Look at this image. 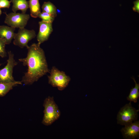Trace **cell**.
<instances>
[{
  "mask_svg": "<svg viewBox=\"0 0 139 139\" xmlns=\"http://www.w3.org/2000/svg\"><path fill=\"white\" fill-rule=\"evenodd\" d=\"M27 49V57L18 60L28 67L21 81L25 85H31L50 71L44 51L40 45L33 43Z\"/></svg>",
  "mask_w": 139,
  "mask_h": 139,
  "instance_id": "1",
  "label": "cell"
},
{
  "mask_svg": "<svg viewBox=\"0 0 139 139\" xmlns=\"http://www.w3.org/2000/svg\"><path fill=\"white\" fill-rule=\"evenodd\" d=\"M43 106L44 115L42 123L46 126L50 125L59 118L60 111L53 97L49 96L46 98L44 101Z\"/></svg>",
  "mask_w": 139,
  "mask_h": 139,
  "instance_id": "2",
  "label": "cell"
},
{
  "mask_svg": "<svg viewBox=\"0 0 139 139\" xmlns=\"http://www.w3.org/2000/svg\"><path fill=\"white\" fill-rule=\"evenodd\" d=\"M131 102L125 104L118 112L117 117L118 124L124 126L137 119L139 110L133 107Z\"/></svg>",
  "mask_w": 139,
  "mask_h": 139,
  "instance_id": "3",
  "label": "cell"
},
{
  "mask_svg": "<svg viewBox=\"0 0 139 139\" xmlns=\"http://www.w3.org/2000/svg\"><path fill=\"white\" fill-rule=\"evenodd\" d=\"M48 76L49 83L54 87H57L62 91L66 88L71 80L70 77L65 72L60 71L55 66H53Z\"/></svg>",
  "mask_w": 139,
  "mask_h": 139,
  "instance_id": "4",
  "label": "cell"
},
{
  "mask_svg": "<svg viewBox=\"0 0 139 139\" xmlns=\"http://www.w3.org/2000/svg\"><path fill=\"white\" fill-rule=\"evenodd\" d=\"M8 58L6 65L0 69V82L8 83L15 81L13 76V69L18 63L14 58V55L11 51L8 52Z\"/></svg>",
  "mask_w": 139,
  "mask_h": 139,
  "instance_id": "5",
  "label": "cell"
},
{
  "mask_svg": "<svg viewBox=\"0 0 139 139\" xmlns=\"http://www.w3.org/2000/svg\"><path fill=\"white\" fill-rule=\"evenodd\" d=\"M6 14L4 23L15 28H24L30 18L29 14L22 13L13 12Z\"/></svg>",
  "mask_w": 139,
  "mask_h": 139,
  "instance_id": "6",
  "label": "cell"
},
{
  "mask_svg": "<svg viewBox=\"0 0 139 139\" xmlns=\"http://www.w3.org/2000/svg\"><path fill=\"white\" fill-rule=\"evenodd\" d=\"M34 30H29L25 28H19L17 33H15L13 43L14 45L21 48L29 47L28 44L29 41L36 36Z\"/></svg>",
  "mask_w": 139,
  "mask_h": 139,
  "instance_id": "7",
  "label": "cell"
},
{
  "mask_svg": "<svg viewBox=\"0 0 139 139\" xmlns=\"http://www.w3.org/2000/svg\"><path fill=\"white\" fill-rule=\"evenodd\" d=\"M39 30L37 36L38 43L40 45L47 41L53 31L52 23L41 21L39 22Z\"/></svg>",
  "mask_w": 139,
  "mask_h": 139,
  "instance_id": "8",
  "label": "cell"
},
{
  "mask_svg": "<svg viewBox=\"0 0 139 139\" xmlns=\"http://www.w3.org/2000/svg\"><path fill=\"white\" fill-rule=\"evenodd\" d=\"M123 138L125 139H134L139 138V121H135L134 122L124 125L120 130Z\"/></svg>",
  "mask_w": 139,
  "mask_h": 139,
  "instance_id": "9",
  "label": "cell"
},
{
  "mask_svg": "<svg viewBox=\"0 0 139 139\" xmlns=\"http://www.w3.org/2000/svg\"><path fill=\"white\" fill-rule=\"evenodd\" d=\"M15 29L10 26L0 25V37L5 41L6 45L10 44L14 39Z\"/></svg>",
  "mask_w": 139,
  "mask_h": 139,
  "instance_id": "10",
  "label": "cell"
},
{
  "mask_svg": "<svg viewBox=\"0 0 139 139\" xmlns=\"http://www.w3.org/2000/svg\"><path fill=\"white\" fill-rule=\"evenodd\" d=\"M13 4L12 10L13 12H16L20 10L22 13H25L29 8V2L27 0H10Z\"/></svg>",
  "mask_w": 139,
  "mask_h": 139,
  "instance_id": "11",
  "label": "cell"
},
{
  "mask_svg": "<svg viewBox=\"0 0 139 139\" xmlns=\"http://www.w3.org/2000/svg\"><path fill=\"white\" fill-rule=\"evenodd\" d=\"M22 84L21 82L19 81L8 83L0 82V97L5 95L14 86Z\"/></svg>",
  "mask_w": 139,
  "mask_h": 139,
  "instance_id": "12",
  "label": "cell"
},
{
  "mask_svg": "<svg viewBox=\"0 0 139 139\" xmlns=\"http://www.w3.org/2000/svg\"><path fill=\"white\" fill-rule=\"evenodd\" d=\"M28 2L31 16L34 18H38L41 12L39 0H29Z\"/></svg>",
  "mask_w": 139,
  "mask_h": 139,
  "instance_id": "13",
  "label": "cell"
},
{
  "mask_svg": "<svg viewBox=\"0 0 139 139\" xmlns=\"http://www.w3.org/2000/svg\"><path fill=\"white\" fill-rule=\"evenodd\" d=\"M135 83L134 87L131 89L129 93L127 98V100L131 102L136 103L139 97V84L137 83L134 77L131 78Z\"/></svg>",
  "mask_w": 139,
  "mask_h": 139,
  "instance_id": "14",
  "label": "cell"
},
{
  "mask_svg": "<svg viewBox=\"0 0 139 139\" xmlns=\"http://www.w3.org/2000/svg\"><path fill=\"white\" fill-rule=\"evenodd\" d=\"M41 8L42 12L47 13L55 18L57 16V9L56 6L50 1L45 2Z\"/></svg>",
  "mask_w": 139,
  "mask_h": 139,
  "instance_id": "15",
  "label": "cell"
},
{
  "mask_svg": "<svg viewBox=\"0 0 139 139\" xmlns=\"http://www.w3.org/2000/svg\"><path fill=\"white\" fill-rule=\"evenodd\" d=\"M38 17L41 19L42 21L50 23H52L55 18L50 14L43 12L39 14Z\"/></svg>",
  "mask_w": 139,
  "mask_h": 139,
  "instance_id": "16",
  "label": "cell"
},
{
  "mask_svg": "<svg viewBox=\"0 0 139 139\" xmlns=\"http://www.w3.org/2000/svg\"><path fill=\"white\" fill-rule=\"evenodd\" d=\"M6 45L5 41L0 37V57L2 58L5 57L7 55L5 48Z\"/></svg>",
  "mask_w": 139,
  "mask_h": 139,
  "instance_id": "17",
  "label": "cell"
},
{
  "mask_svg": "<svg viewBox=\"0 0 139 139\" xmlns=\"http://www.w3.org/2000/svg\"><path fill=\"white\" fill-rule=\"evenodd\" d=\"M11 1L8 0H0V8H8L10 6Z\"/></svg>",
  "mask_w": 139,
  "mask_h": 139,
  "instance_id": "18",
  "label": "cell"
},
{
  "mask_svg": "<svg viewBox=\"0 0 139 139\" xmlns=\"http://www.w3.org/2000/svg\"><path fill=\"white\" fill-rule=\"evenodd\" d=\"M134 6L133 7L134 11L139 13V0H136L133 2Z\"/></svg>",
  "mask_w": 139,
  "mask_h": 139,
  "instance_id": "19",
  "label": "cell"
},
{
  "mask_svg": "<svg viewBox=\"0 0 139 139\" xmlns=\"http://www.w3.org/2000/svg\"><path fill=\"white\" fill-rule=\"evenodd\" d=\"M2 13V12L1 10V8H0V16L1 15V14Z\"/></svg>",
  "mask_w": 139,
  "mask_h": 139,
  "instance_id": "20",
  "label": "cell"
},
{
  "mask_svg": "<svg viewBox=\"0 0 139 139\" xmlns=\"http://www.w3.org/2000/svg\"><path fill=\"white\" fill-rule=\"evenodd\" d=\"M1 64H0V66H1Z\"/></svg>",
  "mask_w": 139,
  "mask_h": 139,
  "instance_id": "21",
  "label": "cell"
}]
</instances>
